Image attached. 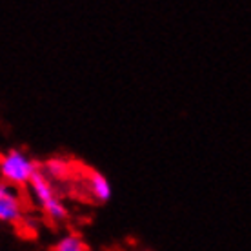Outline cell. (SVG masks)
Masks as SVG:
<instances>
[{
    "label": "cell",
    "mask_w": 251,
    "mask_h": 251,
    "mask_svg": "<svg viewBox=\"0 0 251 251\" xmlns=\"http://www.w3.org/2000/svg\"><path fill=\"white\" fill-rule=\"evenodd\" d=\"M0 170L2 178L9 186H24L31 182L33 175L37 173V164L35 160L25 155L20 150H9L0 158Z\"/></svg>",
    "instance_id": "6da1fadb"
},
{
    "label": "cell",
    "mask_w": 251,
    "mask_h": 251,
    "mask_svg": "<svg viewBox=\"0 0 251 251\" xmlns=\"http://www.w3.org/2000/svg\"><path fill=\"white\" fill-rule=\"evenodd\" d=\"M31 188L33 193H35V199L38 201V204L42 206L46 213L50 215L53 220H66L68 219V211L66 207L60 204L57 197H55V191L51 188L50 180L46 178V175L42 171H37L31 178Z\"/></svg>",
    "instance_id": "7a4b0ae2"
},
{
    "label": "cell",
    "mask_w": 251,
    "mask_h": 251,
    "mask_svg": "<svg viewBox=\"0 0 251 251\" xmlns=\"http://www.w3.org/2000/svg\"><path fill=\"white\" fill-rule=\"evenodd\" d=\"M22 217L20 201L15 193V186L0 184V219L4 222H17Z\"/></svg>",
    "instance_id": "3957f363"
},
{
    "label": "cell",
    "mask_w": 251,
    "mask_h": 251,
    "mask_svg": "<svg viewBox=\"0 0 251 251\" xmlns=\"http://www.w3.org/2000/svg\"><path fill=\"white\" fill-rule=\"evenodd\" d=\"M89 188H91V193L97 201L106 202L109 197H111V188H109V182L107 178L99 171H89Z\"/></svg>",
    "instance_id": "277c9868"
},
{
    "label": "cell",
    "mask_w": 251,
    "mask_h": 251,
    "mask_svg": "<svg viewBox=\"0 0 251 251\" xmlns=\"http://www.w3.org/2000/svg\"><path fill=\"white\" fill-rule=\"evenodd\" d=\"M46 168V173L50 176H53V178H64V176L69 173V164L68 160H64V158H50L48 162L44 164Z\"/></svg>",
    "instance_id": "5b68a950"
},
{
    "label": "cell",
    "mask_w": 251,
    "mask_h": 251,
    "mask_svg": "<svg viewBox=\"0 0 251 251\" xmlns=\"http://www.w3.org/2000/svg\"><path fill=\"white\" fill-rule=\"evenodd\" d=\"M53 251H86V246L76 235H68L62 240H58V244L53 248Z\"/></svg>",
    "instance_id": "8992f818"
}]
</instances>
